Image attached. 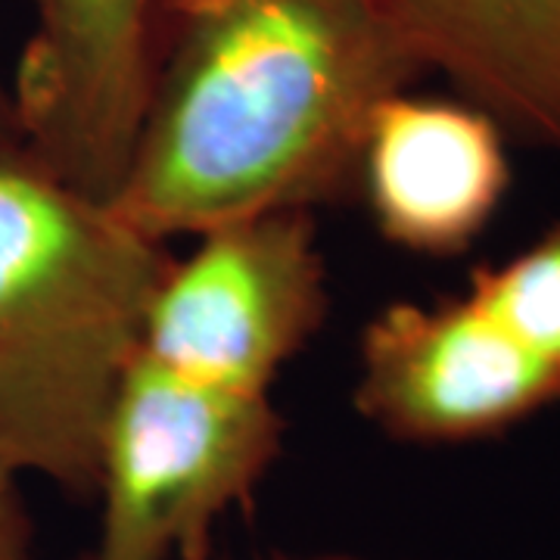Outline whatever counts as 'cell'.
Listing matches in <instances>:
<instances>
[{
	"label": "cell",
	"instance_id": "6da1fadb",
	"mask_svg": "<svg viewBox=\"0 0 560 560\" xmlns=\"http://www.w3.org/2000/svg\"><path fill=\"white\" fill-rule=\"evenodd\" d=\"M423 69L383 0H172L113 215L153 243L355 194L364 131Z\"/></svg>",
	"mask_w": 560,
	"mask_h": 560
},
{
	"label": "cell",
	"instance_id": "7a4b0ae2",
	"mask_svg": "<svg viewBox=\"0 0 560 560\" xmlns=\"http://www.w3.org/2000/svg\"><path fill=\"white\" fill-rule=\"evenodd\" d=\"M172 265L103 200L0 131V455L94 499L101 436Z\"/></svg>",
	"mask_w": 560,
	"mask_h": 560
},
{
	"label": "cell",
	"instance_id": "3957f363",
	"mask_svg": "<svg viewBox=\"0 0 560 560\" xmlns=\"http://www.w3.org/2000/svg\"><path fill=\"white\" fill-rule=\"evenodd\" d=\"M355 411L408 445L501 436L560 401V219L455 296L393 302L359 340Z\"/></svg>",
	"mask_w": 560,
	"mask_h": 560
},
{
	"label": "cell",
	"instance_id": "277c9868",
	"mask_svg": "<svg viewBox=\"0 0 560 560\" xmlns=\"http://www.w3.org/2000/svg\"><path fill=\"white\" fill-rule=\"evenodd\" d=\"M283 452L271 393L197 381L131 352L101 436L97 545L79 560H209Z\"/></svg>",
	"mask_w": 560,
	"mask_h": 560
},
{
	"label": "cell",
	"instance_id": "5b68a950",
	"mask_svg": "<svg viewBox=\"0 0 560 560\" xmlns=\"http://www.w3.org/2000/svg\"><path fill=\"white\" fill-rule=\"evenodd\" d=\"M327 308L312 212L249 215L206 231L187 259H172L135 352L197 381L271 393Z\"/></svg>",
	"mask_w": 560,
	"mask_h": 560
},
{
	"label": "cell",
	"instance_id": "8992f818",
	"mask_svg": "<svg viewBox=\"0 0 560 560\" xmlns=\"http://www.w3.org/2000/svg\"><path fill=\"white\" fill-rule=\"evenodd\" d=\"M32 35L10 81L32 153L109 202L138 138L172 0H28Z\"/></svg>",
	"mask_w": 560,
	"mask_h": 560
},
{
	"label": "cell",
	"instance_id": "52a82bcc",
	"mask_svg": "<svg viewBox=\"0 0 560 560\" xmlns=\"http://www.w3.org/2000/svg\"><path fill=\"white\" fill-rule=\"evenodd\" d=\"M508 143L474 103L399 91L364 131L355 194L383 241L418 256H460L511 190Z\"/></svg>",
	"mask_w": 560,
	"mask_h": 560
},
{
	"label": "cell",
	"instance_id": "ba28073f",
	"mask_svg": "<svg viewBox=\"0 0 560 560\" xmlns=\"http://www.w3.org/2000/svg\"><path fill=\"white\" fill-rule=\"evenodd\" d=\"M411 57L499 121L511 143L560 156V0H383Z\"/></svg>",
	"mask_w": 560,
	"mask_h": 560
},
{
	"label": "cell",
	"instance_id": "9c48e42d",
	"mask_svg": "<svg viewBox=\"0 0 560 560\" xmlns=\"http://www.w3.org/2000/svg\"><path fill=\"white\" fill-rule=\"evenodd\" d=\"M22 474L0 455V560H35L32 558V523L22 508Z\"/></svg>",
	"mask_w": 560,
	"mask_h": 560
},
{
	"label": "cell",
	"instance_id": "30bf717a",
	"mask_svg": "<svg viewBox=\"0 0 560 560\" xmlns=\"http://www.w3.org/2000/svg\"><path fill=\"white\" fill-rule=\"evenodd\" d=\"M0 131H20L16 128V109H13V94L10 81L0 75Z\"/></svg>",
	"mask_w": 560,
	"mask_h": 560
},
{
	"label": "cell",
	"instance_id": "8fae6325",
	"mask_svg": "<svg viewBox=\"0 0 560 560\" xmlns=\"http://www.w3.org/2000/svg\"><path fill=\"white\" fill-rule=\"evenodd\" d=\"M275 560H368L355 555H308V558H275Z\"/></svg>",
	"mask_w": 560,
	"mask_h": 560
}]
</instances>
